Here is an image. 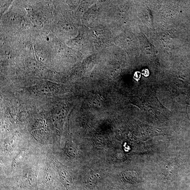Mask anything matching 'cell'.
Listing matches in <instances>:
<instances>
[{
	"mask_svg": "<svg viewBox=\"0 0 190 190\" xmlns=\"http://www.w3.org/2000/svg\"><path fill=\"white\" fill-rule=\"evenodd\" d=\"M122 177L125 179L129 182H136L139 179L137 173L132 171H127L124 173Z\"/></svg>",
	"mask_w": 190,
	"mask_h": 190,
	"instance_id": "obj_1",
	"label": "cell"
}]
</instances>
